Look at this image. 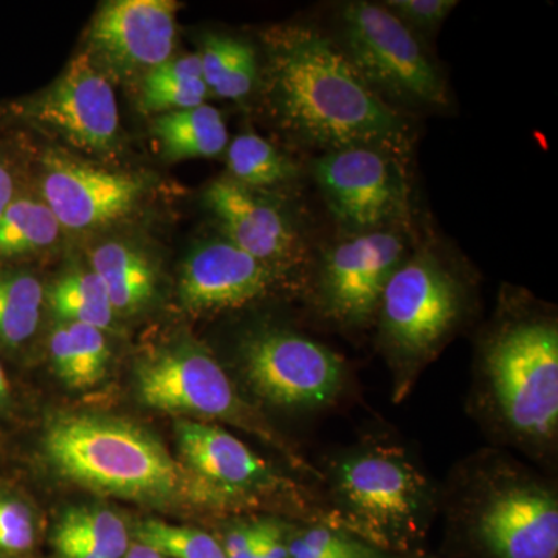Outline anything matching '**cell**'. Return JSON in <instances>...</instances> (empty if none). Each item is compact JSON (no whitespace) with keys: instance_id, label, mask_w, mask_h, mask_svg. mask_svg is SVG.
I'll use <instances>...</instances> for the list:
<instances>
[{"instance_id":"cell-1","label":"cell","mask_w":558,"mask_h":558,"mask_svg":"<svg viewBox=\"0 0 558 558\" xmlns=\"http://www.w3.org/2000/svg\"><path fill=\"white\" fill-rule=\"evenodd\" d=\"M267 92L282 126L306 145L374 148L403 159L410 126L355 72L343 51L315 28L267 33Z\"/></svg>"},{"instance_id":"cell-2","label":"cell","mask_w":558,"mask_h":558,"mask_svg":"<svg viewBox=\"0 0 558 558\" xmlns=\"http://www.w3.org/2000/svg\"><path fill=\"white\" fill-rule=\"evenodd\" d=\"M43 451L62 480L154 508L213 512L199 481L148 429L97 413L51 418Z\"/></svg>"},{"instance_id":"cell-3","label":"cell","mask_w":558,"mask_h":558,"mask_svg":"<svg viewBox=\"0 0 558 558\" xmlns=\"http://www.w3.org/2000/svg\"><path fill=\"white\" fill-rule=\"evenodd\" d=\"M329 521L385 553L403 554L424 538L433 513L428 480L402 450L362 447L329 472Z\"/></svg>"},{"instance_id":"cell-4","label":"cell","mask_w":558,"mask_h":558,"mask_svg":"<svg viewBox=\"0 0 558 558\" xmlns=\"http://www.w3.org/2000/svg\"><path fill=\"white\" fill-rule=\"evenodd\" d=\"M484 377L510 435L545 446L558 429V329L553 319L509 323L487 341Z\"/></svg>"},{"instance_id":"cell-5","label":"cell","mask_w":558,"mask_h":558,"mask_svg":"<svg viewBox=\"0 0 558 558\" xmlns=\"http://www.w3.org/2000/svg\"><path fill=\"white\" fill-rule=\"evenodd\" d=\"M135 388L140 402L150 410L191 421L220 418L240 425L284 450L307 473L322 476L260 421L240 398L218 360L194 341H180L146 355L135 368Z\"/></svg>"},{"instance_id":"cell-6","label":"cell","mask_w":558,"mask_h":558,"mask_svg":"<svg viewBox=\"0 0 558 558\" xmlns=\"http://www.w3.org/2000/svg\"><path fill=\"white\" fill-rule=\"evenodd\" d=\"M340 49L362 80L384 98L414 106H446L447 84L427 50L384 5L340 7Z\"/></svg>"},{"instance_id":"cell-7","label":"cell","mask_w":558,"mask_h":558,"mask_svg":"<svg viewBox=\"0 0 558 558\" xmlns=\"http://www.w3.org/2000/svg\"><path fill=\"white\" fill-rule=\"evenodd\" d=\"M180 462L208 495L213 512L277 505L311 512L306 490L247 444L209 422L179 418L174 425Z\"/></svg>"},{"instance_id":"cell-8","label":"cell","mask_w":558,"mask_h":558,"mask_svg":"<svg viewBox=\"0 0 558 558\" xmlns=\"http://www.w3.org/2000/svg\"><path fill=\"white\" fill-rule=\"evenodd\" d=\"M464 292L432 253H417L389 279L379 312L381 339L400 369L414 373L458 325Z\"/></svg>"},{"instance_id":"cell-9","label":"cell","mask_w":558,"mask_h":558,"mask_svg":"<svg viewBox=\"0 0 558 558\" xmlns=\"http://www.w3.org/2000/svg\"><path fill=\"white\" fill-rule=\"evenodd\" d=\"M238 355L245 384L277 409H323L344 387L347 369L339 354L293 330H253L241 340Z\"/></svg>"},{"instance_id":"cell-10","label":"cell","mask_w":558,"mask_h":558,"mask_svg":"<svg viewBox=\"0 0 558 558\" xmlns=\"http://www.w3.org/2000/svg\"><path fill=\"white\" fill-rule=\"evenodd\" d=\"M323 197L333 219L351 234L389 229L409 209V182L402 159L374 148L323 154L314 163Z\"/></svg>"},{"instance_id":"cell-11","label":"cell","mask_w":558,"mask_h":558,"mask_svg":"<svg viewBox=\"0 0 558 558\" xmlns=\"http://www.w3.org/2000/svg\"><path fill=\"white\" fill-rule=\"evenodd\" d=\"M469 532L487 558H557L556 494L521 476L498 481L473 509Z\"/></svg>"},{"instance_id":"cell-12","label":"cell","mask_w":558,"mask_h":558,"mask_svg":"<svg viewBox=\"0 0 558 558\" xmlns=\"http://www.w3.org/2000/svg\"><path fill=\"white\" fill-rule=\"evenodd\" d=\"M407 256L405 238L389 229L351 234L325 253L318 295L323 311L343 326L376 317L389 279Z\"/></svg>"},{"instance_id":"cell-13","label":"cell","mask_w":558,"mask_h":558,"mask_svg":"<svg viewBox=\"0 0 558 558\" xmlns=\"http://www.w3.org/2000/svg\"><path fill=\"white\" fill-rule=\"evenodd\" d=\"M33 120L76 148L106 153L119 142L120 113L108 76L87 53L69 62L60 78L31 102Z\"/></svg>"},{"instance_id":"cell-14","label":"cell","mask_w":558,"mask_h":558,"mask_svg":"<svg viewBox=\"0 0 558 558\" xmlns=\"http://www.w3.org/2000/svg\"><path fill=\"white\" fill-rule=\"evenodd\" d=\"M178 3L171 0H112L92 21L89 57L121 76L146 73L171 60Z\"/></svg>"},{"instance_id":"cell-15","label":"cell","mask_w":558,"mask_h":558,"mask_svg":"<svg viewBox=\"0 0 558 558\" xmlns=\"http://www.w3.org/2000/svg\"><path fill=\"white\" fill-rule=\"evenodd\" d=\"M145 180L68 157H49L43 174L44 204L62 229H105L130 216L145 196Z\"/></svg>"},{"instance_id":"cell-16","label":"cell","mask_w":558,"mask_h":558,"mask_svg":"<svg viewBox=\"0 0 558 558\" xmlns=\"http://www.w3.org/2000/svg\"><path fill=\"white\" fill-rule=\"evenodd\" d=\"M204 202L226 231L227 241L278 275L303 255V241L292 220L259 191L223 178L209 183Z\"/></svg>"},{"instance_id":"cell-17","label":"cell","mask_w":558,"mask_h":558,"mask_svg":"<svg viewBox=\"0 0 558 558\" xmlns=\"http://www.w3.org/2000/svg\"><path fill=\"white\" fill-rule=\"evenodd\" d=\"M279 275L230 241L194 250L180 274L179 299L191 315L241 310L266 296Z\"/></svg>"},{"instance_id":"cell-18","label":"cell","mask_w":558,"mask_h":558,"mask_svg":"<svg viewBox=\"0 0 558 558\" xmlns=\"http://www.w3.org/2000/svg\"><path fill=\"white\" fill-rule=\"evenodd\" d=\"M163 156L171 160L213 159L229 146L222 113L213 106L160 113L150 126Z\"/></svg>"},{"instance_id":"cell-19","label":"cell","mask_w":558,"mask_h":558,"mask_svg":"<svg viewBox=\"0 0 558 558\" xmlns=\"http://www.w3.org/2000/svg\"><path fill=\"white\" fill-rule=\"evenodd\" d=\"M90 260L92 270L105 282L113 312H137L156 295V269L131 245L120 241L105 242L92 252Z\"/></svg>"},{"instance_id":"cell-20","label":"cell","mask_w":558,"mask_h":558,"mask_svg":"<svg viewBox=\"0 0 558 558\" xmlns=\"http://www.w3.org/2000/svg\"><path fill=\"white\" fill-rule=\"evenodd\" d=\"M49 352L54 373L70 388H90L108 371L110 349L105 332L80 323H62L51 332Z\"/></svg>"},{"instance_id":"cell-21","label":"cell","mask_w":558,"mask_h":558,"mask_svg":"<svg viewBox=\"0 0 558 558\" xmlns=\"http://www.w3.org/2000/svg\"><path fill=\"white\" fill-rule=\"evenodd\" d=\"M199 57L209 94L234 101L252 94L258 81V60L250 44L231 36L207 35Z\"/></svg>"},{"instance_id":"cell-22","label":"cell","mask_w":558,"mask_h":558,"mask_svg":"<svg viewBox=\"0 0 558 558\" xmlns=\"http://www.w3.org/2000/svg\"><path fill=\"white\" fill-rule=\"evenodd\" d=\"M62 227L44 202L14 199L0 215V260L17 259L57 244Z\"/></svg>"},{"instance_id":"cell-23","label":"cell","mask_w":558,"mask_h":558,"mask_svg":"<svg viewBox=\"0 0 558 558\" xmlns=\"http://www.w3.org/2000/svg\"><path fill=\"white\" fill-rule=\"evenodd\" d=\"M46 292L39 279L21 271H0V347H24L38 330Z\"/></svg>"},{"instance_id":"cell-24","label":"cell","mask_w":558,"mask_h":558,"mask_svg":"<svg viewBox=\"0 0 558 558\" xmlns=\"http://www.w3.org/2000/svg\"><path fill=\"white\" fill-rule=\"evenodd\" d=\"M229 178L260 191L288 183L299 174V167L270 142L256 134H241L227 146Z\"/></svg>"},{"instance_id":"cell-25","label":"cell","mask_w":558,"mask_h":558,"mask_svg":"<svg viewBox=\"0 0 558 558\" xmlns=\"http://www.w3.org/2000/svg\"><path fill=\"white\" fill-rule=\"evenodd\" d=\"M47 301L65 323H80L100 330L110 328L116 314L105 282L94 270L72 271L58 279L47 292Z\"/></svg>"},{"instance_id":"cell-26","label":"cell","mask_w":558,"mask_h":558,"mask_svg":"<svg viewBox=\"0 0 558 558\" xmlns=\"http://www.w3.org/2000/svg\"><path fill=\"white\" fill-rule=\"evenodd\" d=\"M384 553L328 521L293 526L289 535V558H373Z\"/></svg>"},{"instance_id":"cell-27","label":"cell","mask_w":558,"mask_h":558,"mask_svg":"<svg viewBox=\"0 0 558 558\" xmlns=\"http://www.w3.org/2000/svg\"><path fill=\"white\" fill-rule=\"evenodd\" d=\"M57 527L75 535L101 558H124L131 548L126 524L112 510L70 509Z\"/></svg>"},{"instance_id":"cell-28","label":"cell","mask_w":558,"mask_h":558,"mask_svg":"<svg viewBox=\"0 0 558 558\" xmlns=\"http://www.w3.org/2000/svg\"><path fill=\"white\" fill-rule=\"evenodd\" d=\"M134 535L168 558H227L219 539L201 529L145 520L135 526Z\"/></svg>"},{"instance_id":"cell-29","label":"cell","mask_w":558,"mask_h":558,"mask_svg":"<svg viewBox=\"0 0 558 558\" xmlns=\"http://www.w3.org/2000/svg\"><path fill=\"white\" fill-rule=\"evenodd\" d=\"M209 92L202 78H175L150 70L143 76L142 108L146 112L167 113L205 105Z\"/></svg>"},{"instance_id":"cell-30","label":"cell","mask_w":558,"mask_h":558,"mask_svg":"<svg viewBox=\"0 0 558 558\" xmlns=\"http://www.w3.org/2000/svg\"><path fill=\"white\" fill-rule=\"evenodd\" d=\"M32 509L14 495L0 492V556H20L35 546Z\"/></svg>"},{"instance_id":"cell-31","label":"cell","mask_w":558,"mask_h":558,"mask_svg":"<svg viewBox=\"0 0 558 558\" xmlns=\"http://www.w3.org/2000/svg\"><path fill=\"white\" fill-rule=\"evenodd\" d=\"M457 5L454 0H388L384 3L385 9L413 33L438 31Z\"/></svg>"},{"instance_id":"cell-32","label":"cell","mask_w":558,"mask_h":558,"mask_svg":"<svg viewBox=\"0 0 558 558\" xmlns=\"http://www.w3.org/2000/svg\"><path fill=\"white\" fill-rule=\"evenodd\" d=\"M258 520L240 521L227 529L222 545L227 558H259L258 556Z\"/></svg>"},{"instance_id":"cell-33","label":"cell","mask_w":558,"mask_h":558,"mask_svg":"<svg viewBox=\"0 0 558 558\" xmlns=\"http://www.w3.org/2000/svg\"><path fill=\"white\" fill-rule=\"evenodd\" d=\"M259 558H289V535L292 524L279 519L258 520Z\"/></svg>"},{"instance_id":"cell-34","label":"cell","mask_w":558,"mask_h":558,"mask_svg":"<svg viewBox=\"0 0 558 558\" xmlns=\"http://www.w3.org/2000/svg\"><path fill=\"white\" fill-rule=\"evenodd\" d=\"M53 545L61 558H101L86 543L62 529H54Z\"/></svg>"},{"instance_id":"cell-35","label":"cell","mask_w":558,"mask_h":558,"mask_svg":"<svg viewBox=\"0 0 558 558\" xmlns=\"http://www.w3.org/2000/svg\"><path fill=\"white\" fill-rule=\"evenodd\" d=\"M16 199V178L9 161L0 156V215Z\"/></svg>"},{"instance_id":"cell-36","label":"cell","mask_w":558,"mask_h":558,"mask_svg":"<svg viewBox=\"0 0 558 558\" xmlns=\"http://www.w3.org/2000/svg\"><path fill=\"white\" fill-rule=\"evenodd\" d=\"M124 558H168L159 550L150 548V546L143 545V543H135L131 545Z\"/></svg>"},{"instance_id":"cell-37","label":"cell","mask_w":558,"mask_h":558,"mask_svg":"<svg viewBox=\"0 0 558 558\" xmlns=\"http://www.w3.org/2000/svg\"><path fill=\"white\" fill-rule=\"evenodd\" d=\"M11 400V387L9 376H7L5 369H3L2 363H0V414L9 409Z\"/></svg>"},{"instance_id":"cell-38","label":"cell","mask_w":558,"mask_h":558,"mask_svg":"<svg viewBox=\"0 0 558 558\" xmlns=\"http://www.w3.org/2000/svg\"><path fill=\"white\" fill-rule=\"evenodd\" d=\"M396 557H398V556H392V554L384 553V554H380V556L373 557V558H396Z\"/></svg>"},{"instance_id":"cell-39","label":"cell","mask_w":558,"mask_h":558,"mask_svg":"<svg viewBox=\"0 0 558 558\" xmlns=\"http://www.w3.org/2000/svg\"><path fill=\"white\" fill-rule=\"evenodd\" d=\"M396 558H402V557H399V556H398V557H396Z\"/></svg>"}]
</instances>
